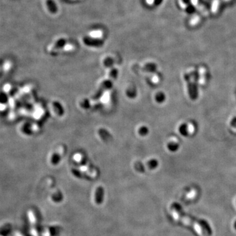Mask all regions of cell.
Instances as JSON below:
<instances>
[{"label": "cell", "instance_id": "cell-1", "mask_svg": "<svg viewBox=\"0 0 236 236\" xmlns=\"http://www.w3.org/2000/svg\"><path fill=\"white\" fill-rule=\"evenodd\" d=\"M177 220H180L182 223H183L186 226H191L192 228H193L194 230H195L196 232L199 235H201V236L203 235V232L204 231L203 230L202 227L201 226V225L199 224L196 223V222L192 221V220L191 218H190L189 217H180L179 215V217H178Z\"/></svg>", "mask_w": 236, "mask_h": 236}, {"label": "cell", "instance_id": "cell-2", "mask_svg": "<svg viewBox=\"0 0 236 236\" xmlns=\"http://www.w3.org/2000/svg\"><path fill=\"white\" fill-rule=\"evenodd\" d=\"M83 41L85 44L90 46H100L102 44V41L95 38H91L89 37H86L83 39Z\"/></svg>", "mask_w": 236, "mask_h": 236}, {"label": "cell", "instance_id": "cell-3", "mask_svg": "<svg viewBox=\"0 0 236 236\" xmlns=\"http://www.w3.org/2000/svg\"><path fill=\"white\" fill-rule=\"evenodd\" d=\"M46 5L49 11L51 13H56L57 12V6L54 0H47Z\"/></svg>", "mask_w": 236, "mask_h": 236}, {"label": "cell", "instance_id": "cell-4", "mask_svg": "<svg viewBox=\"0 0 236 236\" xmlns=\"http://www.w3.org/2000/svg\"><path fill=\"white\" fill-rule=\"evenodd\" d=\"M197 196V191L196 190H192L189 193H187L186 196V198L188 200H191L192 199H194Z\"/></svg>", "mask_w": 236, "mask_h": 236}, {"label": "cell", "instance_id": "cell-5", "mask_svg": "<svg viewBox=\"0 0 236 236\" xmlns=\"http://www.w3.org/2000/svg\"><path fill=\"white\" fill-rule=\"evenodd\" d=\"M162 0H154V3L156 4V5H159V3H160L162 2Z\"/></svg>", "mask_w": 236, "mask_h": 236}, {"label": "cell", "instance_id": "cell-6", "mask_svg": "<svg viewBox=\"0 0 236 236\" xmlns=\"http://www.w3.org/2000/svg\"><path fill=\"white\" fill-rule=\"evenodd\" d=\"M146 1L148 3H152L154 2V0H146Z\"/></svg>", "mask_w": 236, "mask_h": 236}]
</instances>
